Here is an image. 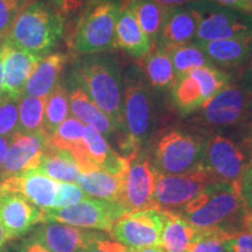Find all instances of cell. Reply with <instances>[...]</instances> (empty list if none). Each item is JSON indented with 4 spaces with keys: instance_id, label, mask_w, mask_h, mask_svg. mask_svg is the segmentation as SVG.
<instances>
[{
    "instance_id": "obj_51",
    "label": "cell",
    "mask_w": 252,
    "mask_h": 252,
    "mask_svg": "<svg viewBox=\"0 0 252 252\" xmlns=\"http://www.w3.org/2000/svg\"><path fill=\"white\" fill-rule=\"evenodd\" d=\"M248 130L250 132V134L252 135V100H251V105H250V116H249V121H248Z\"/></svg>"
},
{
    "instance_id": "obj_53",
    "label": "cell",
    "mask_w": 252,
    "mask_h": 252,
    "mask_svg": "<svg viewBox=\"0 0 252 252\" xmlns=\"http://www.w3.org/2000/svg\"><path fill=\"white\" fill-rule=\"evenodd\" d=\"M247 174H249V175H252V160H251V165H250V168H249V171H248Z\"/></svg>"
},
{
    "instance_id": "obj_16",
    "label": "cell",
    "mask_w": 252,
    "mask_h": 252,
    "mask_svg": "<svg viewBox=\"0 0 252 252\" xmlns=\"http://www.w3.org/2000/svg\"><path fill=\"white\" fill-rule=\"evenodd\" d=\"M105 234L62 223H42L34 232L36 239L50 252H83L94 242L103 238Z\"/></svg>"
},
{
    "instance_id": "obj_38",
    "label": "cell",
    "mask_w": 252,
    "mask_h": 252,
    "mask_svg": "<svg viewBox=\"0 0 252 252\" xmlns=\"http://www.w3.org/2000/svg\"><path fill=\"white\" fill-rule=\"evenodd\" d=\"M222 242L225 252H252V229L223 234Z\"/></svg>"
},
{
    "instance_id": "obj_46",
    "label": "cell",
    "mask_w": 252,
    "mask_h": 252,
    "mask_svg": "<svg viewBox=\"0 0 252 252\" xmlns=\"http://www.w3.org/2000/svg\"><path fill=\"white\" fill-rule=\"evenodd\" d=\"M7 98H9V97L6 94L4 83V56H2V50L0 48V103L4 102Z\"/></svg>"
},
{
    "instance_id": "obj_15",
    "label": "cell",
    "mask_w": 252,
    "mask_h": 252,
    "mask_svg": "<svg viewBox=\"0 0 252 252\" xmlns=\"http://www.w3.org/2000/svg\"><path fill=\"white\" fill-rule=\"evenodd\" d=\"M49 145V137L41 133L15 132L9 137L6 157L0 167V184L12 176L36 169Z\"/></svg>"
},
{
    "instance_id": "obj_8",
    "label": "cell",
    "mask_w": 252,
    "mask_h": 252,
    "mask_svg": "<svg viewBox=\"0 0 252 252\" xmlns=\"http://www.w3.org/2000/svg\"><path fill=\"white\" fill-rule=\"evenodd\" d=\"M204 139L182 130L166 132L157 141L152 162L160 175H182L200 168Z\"/></svg>"
},
{
    "instance_id": "obj_33",
    "label": "cell",
    "mask_w": 252,
    "mask_h": 252,
    "mask_svg": "<svg viewBox=\"0 0 252 252\" xmlns=\"http://www.w3.org/2000/svg\"><path fill=\"white\" fill-rule=\"evenodd\" d=\"M69 112H70V106H69L68 90L59 82L46 102L43 131L48 137L54 133L56 128L68 118Z\"/></svg>"
},
{
    "instance_id": "obj_4",
    "label": "cell",
    "mask_w": 252,
    "mask_h": 252,
    "mask_svg": "<svg viewBox=\"0 0 252 252\" xmlns=\"http://www.w3.org/2000/svg\"><path fill=\"white\" fill-rule=\"evenodd\" d=\"M64 21L52 2L33 0L21 9L2 42L43 58L63 36Z\"/></svg>"
},
{
    "instance_id": "obj_48",
    "label": "cell",
    "mask_w": 252,
    "mask_h": 252,
    "mask_svg": "<svg viewBox=\"0 0 252 252\" xmlns=\"http://www.w3.org/2000/svg\"><path fill=\"white\" fill-rule=\"evenodd\" d=\"M9 144V137L6 135H0V167H1L4 159L6 157V152H7Z\"/></svg>"
},
{
    "instance_id": "obj_40",
    "label": "cell",
    "mask_w": 252,
    "mask_h": 252,
    "mask_svg": "<svg viewBox=\"0 0 252 252\" xmlns=\"http://www.w3.org/2000/svg\"><path fill=\"white\" fill-rule=\"evenodd\" d=\"M96 1H98V0H56L52 4L59 9L62 17L65 19L68 17L78 15Z\"/></svg>"
},
{
    "instance_id": "obj_44",
    "label": "cell",
    "mask_w": 252,
    "mask_h": 252,
    "mask_svg": "<svg viewBox=\"0 0 252 252\" xmlns=\"http://www.w3.org/2000/svg\"><path fill=\"white\" fill-rule=\"evenodd\" d=\"M214 1L217 2L220 6H223V7L234 8L237 11L252 14V7L248 0H214Z\"/></svg>"
},
{
    "instance_id": "obj_52",
    "label": "cell",
    "mask_w": 252,
    "mask_h": 252,
    "mask_svg": "<svg viewBox=\"0 0 252 252\" xmlns=\"http://www.w3.org/2000/svg\"><path fill=\"white\" fill-rule=\"evenodd\" d=\"M248 229H252V215L249 217V222H248Z\"/></svg>"
},
{
    "instance_id": "obj_32",
    "label": "cell",
    "mask_w": 252,
    "mask_h": 252,
    "mask_svg": "<svg viewBox=\"0 0 252 252\" xmlns=\"http://www.w3.org/2000/svg\"><path fill=\"white\" fill-rule=\"evenodd\" d=\"M48 97L23 94L19 99V124L20 133H41L43 131L46 102Z\"/></svg>"
},
{
    "instance_id": "obj_21",
    "label": "cell",
    "mask_w": 252,
    "mask_h": 252,
    "mask_svg": "<svg viewBox=\"0 0 252 252\" xmlns=\"http://www.w3.org/2000/svg\"><path fill=\"white\" fill-rule=\"evenodd\" d=\"M83 143L87 157L96 171H104L112 175L125 176L128 168V158L113 151L105 137L90 125H84Z\"/></svg>"
},
{
    "instance_id": "obj_11",
    "label": "cell",
    "mask_w": 252,
    "mask_h": 252,
    "mask_svg": "<svg viewBox=\"0 0 252 252\" xmlns=\"http://www.w3.org/2000/svg\"><path fill=\"white\" fill-rule=\"evenodd\" d=\"M168 216L169 213L159 208L126 213L117 220L111 234L116 241L132 250L160 247Z\"/></svg>"
},
{
    "instance_id": "obj_23",
    "label": "cell",
    "mask_w": 252,
    "mask_h": 252,
    "mask_svg": "<svg viewBox=\"0 0 252 252\" xmlns=\"http://www.w3.org/2000/svg\"><path fill=\"white\" fill-rule=\"evenodd\" d=\"M196 43L202 48L214 64H219L225 68L244 65L252 54V36Z\"/></svg>"
},
{
    "instance_id": "obj_29",
    "label": "cell",
    "mask_w": 252,
    "mask_h": 252,
    "mask_svg": "<svg viewBox=\"0 0 252 252\" xmlns=\"http://www.w3.org/2000/svg\"><path fill=\"white\" fill-rule=\"evenodd\" d=\"M144 60L143 71L150 86L158 90L172 88L176 75L167 49L160 46L153 47Z\"/></svg>"
},
{
    "instance_id": "obj_35",
    "label": "cell",
    "mask_w": 252,
    "mask_h": 252,
    "mask_svg": "<svg viewBox=\"0 0 252 252\" xmlns=\"http://www.w3.org/2000/svg\"><path fill=\"white\" fill-rule=\"evenodd\" d=\"M31 1L33 0H0V41L6 39L15 18Z\"/></svg>"
},
{
    "instance_id": "obj_30",
    "label": "cell",
    "mask_w": 252,
    "mask_h": 252,
    "mask_svg": "<svg viewBox=\"0 0 252 252\" xmlns=\"http://www.w3.org/2000/svg\"><path fill=\"white\" fill-rule=\"evenodd\" d=\"M123 4L130 6L152 48L156 47L165 21L167 7L158 4L156 0H124Z\"/></svg>"
},
{
    "instance_id": "obj_14",
    "label": "cell",
    "mask_w": 252,
    "mask_h": 252,
    "mask_svg": "<svg viewBox=\"0 0 252 252\" xmlns=\"http://www.w3.org/2000/svg\"><path fill=\"white\" fill-rule=\"evenodd\" d=\"M214 181L217 180L203 166L182 175L159 174L154 191V203L159 209L175 214Z\"/></svg>"
},
{
    "instance_id": "obj_31",
    "label": "cell",
    "mask_w": 252,
    "mask_h": 252,
    "mask_svg": "<svg viewBox=\"0 0 252 252\" xmlns=\"http://www.w3.org/2000/svg\"><path fill=\"white\" fill-rule=\"evenodd\" d=\"M166 49L171 56L176 78L195 68L215 65L196 42L182 43V45L167 47Z\"/></svg>"
},
{
    "instance_id": "obj_9",
    "label": "cell",
    "mask_w": 252,
    "mask_h": 252,
    "mask_svg": "<svg viewBox=\"0 0 252 252\" xmlns=\"http://www.w3.org/2000/svg\"><path fill=\"white\" fill-rule=\"evenodd\" d=\"M229 82L230 75L216 65L195 68L176 78L171 88L172 102L187 117L197 112Z\"/></svg>"
},
{
    "instance_id": "obj_37",
    "label": "cell",
    "mask_w": 252,
    "mask_h": 252,
    "mask_svg": "<svg viewBox=\"0 0 252 252\" xmlns=\"http://www.w3.org/2000/svg\"><path fill=\"white\" fill-rule=\"evenodd\" d=\"M89 198L88 194L84 193L77 185L70 182H60L56 191L53 208H65L74 206Z\"/></svg>"
},
{
    "instance_id": "obj_55",
    "label": "cell",
    "mask_w": 252,
    "mask_h": 252,
    "mask_svg": "<svg viewBox=\"0 0 252 252\" xmlns=\"http://www.w3.org/2000/svg\"><path fill=\"white\" fill-rule=\"evenodd\" d=\"M49 1L50 2H54V1H56V0H49Z\"/></svg>"
},
{
    "instance_id": "obj_49",
    "label": "cell",
    "mask_w": 252,
    "mask_h": 252,
    "mask_svg": "<svg viewBox=\"0 0 252 252\" xmlns=\"http://www.w3.org/2000/svg\"><path fill=\"white\" fill-rule=\"evenodd\" d=\"M131 252H167L165 249L161 247H150V248H143V249H135V250H132Z\"/></svg>"
},
{
    "instance_id": "obj_1",
    "label": "cell",
    "mask_w": 252,
    "mask_h": 252,
    "mask_svg": "<svg viewBox=\"0 0 252 252\" xmlns=\"http://www.w3.org/2000/svg\"><path fill=\"white\" fill-rule=\"evenodd\" d=\"M206 231L224 234L248 229L250 214L238 189V182L214 181L175 214Z\"/></svg>"
},
{
    "instance_id": "obj_47",
    "label": "cell",
    "mask_w": 252,
    "mask_h": 252,
    "mask_svg": "<svg viewBox=\"0 0 252 252\" xmlns=\"http://www.w3.org/2000/svg\"><path fill=\"white\" fill-rule=\"evenodd\" d=\"M158 4H160L163 7L171 8V7H176V6H182L190 4V2L198 1V0H156Z\"/></svg>"
},
{
    "instance_id": "obj_24",
    "label": "cell",
    "mask_w": 252,
    "mask_h": 252,
    "mask_svg": "<svg viewBox=\"0 0 252 252\" xmlns=\"http://www.w3.org/2000/svg\"><path fill=\"white\" fill-rule=\"evenodd\" d=\"M68 61V56L62 53L47 55L41 59L35 70L28 78L24 94L34 97H48L59 83L60 75Z\"/></svg>"
},
{
    "instance_id": "obj_6",
    "label": "cell",
    "mask_w": 252,
    "mask_h": 252,
    "mask_svg": "<svg viewBox=\"0 0 252 252\" xmlns=\"http://www.w3.org/2000/svg\"><path fill=\"white\" fill-rule=\"evenodd\" d=\"M251 160L252 135L248 132L237 137L212 133L204 139L202 166L217 181H241L250 168Z\"/></svg>"
},
{
    "instance_id": "obj_26",
    "label": "cell",
    "mask_w": 252,
    "mask_h": 252,
    "mask_svg": "<svg viewBox=\"0 0 252 252\" xmlns=\"http://www.w3.org/2000/svg\"><path fill=\"white\" fill-rule=\"evenodd\" d=\"M206 235L201 230L178 215L169 213L161 234L160 247L167 252H189L191 247Z\"/></svg>"
},
{
    "instance_id": "obj_18",
    "label": "cell",
    "mask_w": 252,
    "mask_h": 252,
    "mask_svg": "<svg viewBox=\"0 0 252 252\" xmlns=\"http://www.w3.org/2000/svg\"><path fill=\"white\" fill-rule=\"evenodd\" d=\"M198 1L167 8L157 46L167 48L191 42L195 39L201 20V6Z\"/></svg>"
},
{
    "instance_id": "obj_25",
    "label": "cell",
    "mask_w": 252,
    "mask_h": 252,
    "mask_svg": "<svg viewBox=\"0 0 252 252\" xmlns=\"http://www.w3.org/2000/svg\"><path fill=\"white\" fill-rule=\"evenodd\" d=\"M69 106L75 118L84 125H90L105 137H111L118 130L108 116L94 104L86 91L80 87L74 88L69 94Z\"/></svg>"
},
{
    "instance_id": "obj_2",
    "label": "cell",
    "mask_w": 252,
    "mask_h": 252,
    "mask_svg": "<svg viewBox=\"0 0 252 252\" xmlns=\"http://www.w3.org/2000/svg\"><path fill=\"white\" fill-rule=\"evenodd\" d=\"M72 77L122 132L124 84L117 60L106 52L82 55L74 63Z\"/></svg>"
},
{
    "instance_id": "obj_50",
    "label": "cell",
    "mask_w": 252,
    "mask_h": 252,
    "mask_svg": "<svg viewBox=\"0 0 252 252\" xmlns=\"http://www.w3.org/2000/svg\"><path fill=\"white\" fill-rule=\"evenodd\" d=\"M7 236L5 234V230L2 228V224L1 222H0V252L2 251V249H4L6 242H7Z\"/></svg>"
},
{
    "instance_id": "obj_12",
    "label": "cell",
    "mask_w": 252,
    "mask_h": 252,
    "mask_svg": "<svg viewBox=\"0 0 252 252\" xmlns=\"http://www.w3.org/2000/svg\"><path fill=\"white\" fill-rule=\"evenodd\" d=\"M201 20L195 42L252 36V14L234 8L201 4Z\"/></svg>"
},
{
    "instance_id": "obj_13",
    "label": "cell",
    "mask_w": 252,
    "mask_h": 252,
    "mask_svg": "<svg viewBox=\"0 0 252 252\" xmlns=\"http://www.w3.org/2000/svg\"><path fill=\"white\" fill-rule=\"evenodd\" d=\"M159 173L147 153L140 152L128 158V168L124 178L121 202L127 213L157 208L154 191Z\"/></svg>"
},
{
    "instance_id": "obj_45",
    "label": "cell",
    "mask_w": 252,
    "mask_h": 252,
    "mask_svg": "<svg viewBox=\"0 0 252 252\" xmlns=\"http://www.w3.org/2000/svg\"><path fill=\"white\" fill-rule=\"evenodd\" d=\"M18 252H50L48 249H46L42 244L39 243L36 239L33 237L25 241L23 244H21L20 249H19Z\"/></svg>"
},
{
    "instance_id": "obj_19",
    "label": "cell",
    "mask_w": 252,
    "mask_h": 252,
    "mask_svg": "<svg viewBox=\"0 0 252 252\" xmlns=\"http://www.w3.org/2000/svg\"><path fill=\"white\" fill-rule=\"evenodd\" d=\"M59 186V181L53 180L36 169H31L6 179L0 184V190L19 194L41 210H45L53 208Z\"/></svg>"
},
{
    "instance_id": "obj_27",
    "label": "cell",
    "mask_w": 252,
    "mask_h": 252,
    "mask_svg": "<svg viewBox=\"0 0 252 252\" xmlns=\"http://www.w3.org/2000/svg\"><path fill=\"white\" fill-rule=\"evenodd\" d=\"M36 171L55 181L70 184H75L81 174L76 160L69 151L56 149L50 145L43 153Z\"/></svg>"
},
{
    "instance_id": "obj_7",
    "label": "cell",
    "mask_w": 252,
    "mask_h": 252,
    "mask_svg": "<svg viewBox=\"0 0 252 252\" xmlns=\"http://www.w3.org/2000/svg\"><path fill=\"white\" fill-rule=\"evenodd\" d=\"M251 100L252 94L244 90L238 83L229 82L194 113L191 123L206 132L226 128H239L249 132Z\"/></svg>"
},
{
    "instance_id": "obj_42",
    "label": "cell",
    "mask_w": 252,
    "mask_h": 252,
    "mask_svg": "<svg viewBox=\"0 0 252 252\" xmlns=\"http://www.w3.org/2000/svg\"><path fill=\"white\" fill-rule=\"evenodd\" d=\"M238 189L249 214L252 215V175L245 174L244 178L238 181Z\"/></svg>"
},
{
    "instance_id": "obj_10",
    "label": "cell",
    "mask_w": 252,
    "mask_h": 252,
    "mask_svg": "<svg viewBox=\"0 0 252 252\" xmlns=\"http://www.w3.org/2000/svg\"><path fill=\"white\" fill-rule=\"evenodd\" d=\"M126 213L127 210L125 207L117 201L87 198L70 207L42 210L41 223L56 222L77 228L111 232L117 220Z\"/></svg>"
},
{
    "instance_id": "obj_54",
    "label": "cell",
    "mask_w": 252,
    "mask_h": 252,
    "mask_svg": "<svg viewBox=\"0 0 252 252\" xmlns=\"http://www.w3.org/2000/svg\"><path fill=\"white\" fill-rule=\"evenodd\" d=\"M248 1H249V4H250L251 7H252V0H248Z\"/></svg>"
},
{
    "instance_id": "obj_39",
    "label": "cell",
    "mask_w": 252,
    "mask_h": 252,
    "mask_svg": "<svg viewBox=\"0 0 252 252\" xmlns=\"http://www.w3.org/2000/svg\"><path fill=\"white\" fill-rule=\"evenodd\" d=\"M223 234L224 232L206 231V235L191 247L189 252H225L222 242Z\"/></svg>"
},
{
    "instance_id": "obj_43",
    "label": "cell",
    "mask_w": 252,
    "mask_h": 252,
    "mask_svg": "<svg viewBox=\"0 0 252 252\" xmlns=\"http://www.w3.org/2000/svg\"><path fill=\"white\" fill-rule=\"evenodd\" d=\"M237 83L247 90L248 93L252 94V54L247 62H245L243 70H242L241 76Z\"/></svg>"
},
{
    "instance_id": "obj_3",
    "label": "cell",
    "mask_w": 252,
    "mask_h": 252,
    "mask_svg": "<svg viewBox=\"0 0 252 252\" xmlns=\"http://www.w3.org/2000/svg\"><path fill=\"white\" fill-rule=\"evenodd\" d=\"M123 140L121 150L125 158L140 152L156 131L157 105L144 71L131 65L123 75Z\"/></svg>"
},
{
    "instance_id": "obj_22",
    "label": "cell",
    "mask_w": 252,
    "mask_h": 252,
    "mask_svg": "<svg viewBox=\"0 0 252 252\" xmlns=\"http://www.w3.org/2000/svg\"><path fill=\"white\" fill-rule=\"evenodd\" d=\"M116 48H121L137 60H143L152 49L150 40L138 24L127 4H123L116 25Z\"/></svg>"
},
{
    "instance_id": "obj_34",
    "label": "cell",
    "mask_w": 252,
    "mask_h": 252,
    "mask_svg": "<svg viewBox=\"0 0 252 252\" xmlns=\"http://www.w3.org/2000/svg\"><path fill=\"white\" fill-rule=\"evenodd\" d=\"M84 124L77 118L68 117L49 137V145L71 152L83 144Z\"/></svg>"
},
{
    "instance_id": "obj_28",
    "label": "cell",
    "mask_w": 252,
    "mask_h": 252,
    "mask_svg": "<svg viewBox=\"0 0 252 252\" xmlns=\"http://www.w3.org/2000/svg\"><path fill=\"white\" fill-rule=\"evenodd\" d=\"M124 178L104 171H94L81 173L76 182L78 187L90 196L121 202Z\"/></svg>"
},
{
    "instance_id": "obj_5",
    "label": "cell",
    "mask_w": 252,
    "mask_h": 252,
    "mask_svg": "<svg viewBox=\"0 0 252 252\" xmlns=\"http://www.w3.org/2000/svg\"><path fill=\"white\" fill-rule=\"evenodd\" d=\"M122 6V0H98L78 14L67 40L72 54L82 56L115 49Z\"/></svg>"
},
{
    "instance_id": "obj_17",
    "label": "cell",
    "mask_w": 252,
    "mask_h": 252,
    "mask_svg": "<svg viewBox=\"0 0 252 252\" xmlns=\"http://www.w3.org/2000/svg\"><path fill=\"white\" fill-rule=\"evenodd\" d=\"M0 222L7 239H17L42 222V210L19 194L0 190Z\"/></svg>"
},
{
    "instance_id": "obj_20",
    "label": "cell",
    "mask_w": 252,
    "mask_h": 252,
    "mask_svg": "<svg viewBox=\"0 0 252 252\" xmlns=\"http://www.w3.org/2000/svg\"><path fill=\"white\" fill-rule=\"evenodd\" d=\"M0 48L4 56V83L6 94L9 98L19 100L23 96L28 78L35 70L42 56L15 48L6 42H2Z\"/></svg>"
},
{
    "instance_id": "obj_36",
    "label": "cell",
    "mask_w": 252,
    "mask_h": 252,
    "mask_svg": "<svg viewBox=\"0 0 252 252\" xmlns=\"http://www.w3.org/2000/svg\"><path fill=\"white\" fill-rule=\"evenodd\" d=\"M19 105L18 99L7 98L0 103V135L11 137L18 132Z\"/></svg>"
},
{
    "instance_id": "obj_41",
    "label": "cell",
    "mask_w": 252,
    "mask_h": 252,
    "mask_svg": "<svg viewBox=\"0 0 252 252\" xmlns=\"http://www.w3.org/2000/svg\"><path fill=\"white\" fill-rule=\"evenodd\" d=\"M83 252H131V249L117 241H113L108 235L94 242Z\"/></svg>"
},
{
    "instance_id": "obj_56",
    "label": "cell",
    "mask_w": 252,
    "mask_h": 252,
    "mask_svg": "<svg viewBox=\"0 0 252 252\" xmlns=\"http://www.w3.org/2000/svg\"><path fill=\"white\" fill-rule=\"evenodd\" d=\"M123 1H124V0H123Z\"/></svg>"
}]
</instances>
